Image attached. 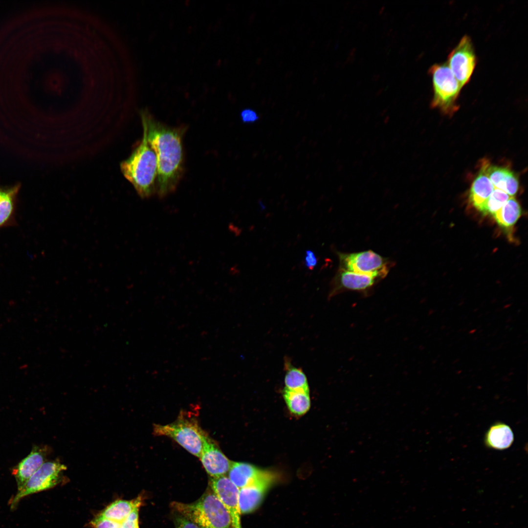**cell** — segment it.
Listing matches in <instances>:
<instances>
[{"label": "cell", "instance_id": "cell-1", "mask_svg": "<svg viewBox=\"0 0 528 528\" xmlns=\"http://www.w3.org/2000/svg\"><path fill=\"white\" fill-rule=\"evenodd\" d=\"M140 114L143 129L156 156V193L162 198L175 191L183 174L182 137L185 129L166 125L147 110H141Z\"/></svg>", "mask_w": 528, "mask_h": 528}, {"label": "cell", "instance_id": "cell-2", "mask_svg": "<svg viewBox=\"0 0 528 528\" xmlns=\"http://www.w3.org/2000/svg\"><path fill=\"white\" fill-rule=\"evenodd\" d=\"M141 141L130 156L120 164L121 172L142 198L156 192L157 162L156 154L143 129Z\"/></svg>", "mask_w": 528, "mask_h": 528}, {"label": "cell", "instance_id": "cell-3", "mask_svg": "<svg viewBox=\"0 0 528 528\" xmlns=\"http://www.w3.org/2000/svg\"><path fill=\"white\" fill-rule=\"evenodd\" d=\"M173 512L190 520L199 528H232L230 516L212 489L192 503L173 502Z\"/></svg>", "mask_w": 528, "mask_h": 528}, {"label": "cell", "instance_id": "cell-4", "mask_svg": "<svg viewBox=\"0 0 528 528\" xmlns=\"http://www.w3.org/2000/svg\"><path fill=\"white\" fill-rule=\"evenodd\" d=\"M153 430L156 436L171 438L191 454L200 457L207 434L197 419L188 414L181 412L174 422L166 425L154 424Z\"/></svg>", "mask_w": 528, "mask_h": 528}, {"label": "cell", "instance_id": "cell-5", "mask_svg": "<svg viewBox=\"0 0 528 528\" xmlns=\"http://www.w3.org/2000/svg\"><path fill=\"white\" fill-rule=\"evenodd\" d=\"M431 76L433 96L431 106L446 114L458 109L457 100L462 88L447 63L435 64L429 69Z\"/></svg>", "mask_w": 528, "mask_h": 528}, {"label": "cell", "instance_id": "cell-6", "mask_svg": "<svg viewBox=\"0 0 528 528\" xmlns=\"http://www.w3.org/2000/svg\"><path fill=\"white\" fill-rule=\"evenodd\" d=\"M339 268L351 272L376 275L385 278L392 267V263L369 250L353 253L337 252Z\"/></svg>", "mask_w": 528, "mask_h": 528}, {"label": "cell", "instance_id": "cell-7", "mask_svg": "<svg viewBox=\"0 0 528 528\" xmlns=\"http://www.w3.org/2000/svg\"><path fill=\"white\" fill-rule=\"evenodd\" d=\"M66 467L58 461L44 462L32 475L11 501V508L26 496L53 487L61 481Z\"/></svg>", "mask_w": 528, "mask_h": 528}, {"label": "cell", "instance_id": "cell-8", "mask_svg": "<svg viewBox=\"0 0 528 528\" xmlns=\"http://www.w3.org/2000/svg\"><path fill=\"white\" fill-rule=\"evenodd\" d=\"M446 63L462 88L469 82L477 64V57L468 36H463L451 51Z\"/></svg>", "mask_w": 528, "mask_h": 528}, {"label": "cell", "instance_id": "cell-9", "mask_svg": "<svg viewBox=\"0 0 528 528\" xmlns=\"http://www.w3.org/2000/svg\"><path fill=\"white\" fill-rule=\"evenodd\" d=\"M383 278L376 275L361 274L339 268L331 282L328 299L344 292H359L364 297L372 293L374 287Z\"/></svg>", "mask_w": 528, "mask_h": 528}, {"label": "cell", "instance_id": "cell-10", "mask_svg": "<svg viewBox=\"0 0 528 528\" xmlns=\"http://www.w3.org/2000/svg\"><path fill=\"white\" fill-rule=\"evenodd\" d=\"M275 478L273 473L264 470L245 486L239 489V505L241 514L251 512L259 506Z\"/></svg>", "mask_w": 528, "mask_h": 528}, {"label": "cell", "instance_id": "cell-11", "mask_svg": "<svg viewBox=\"0 0 528 528\" xmlns=\"http://www.w3.org/2000/svg\"><path fill=\"white\" fill-rule=\"evenodd\" d=\"M210 486L228 511L232 521V528H242L239 505V489L225 476L211 477Z\"/></svg>", "mask_w": 528, "mask_h": 528}, {"label": "cell", "instance_id": "cell-12", "mask_svg": "<svg viewBox=\"0 0 528 528\" xmlns=\"http://www.w3.org/2000/svg\"><path fill=\"white\" fill-rule=\"evenodd\" d=\"M199 458L205 470L212 478L225 476L232 463L207 435L204 439Z\"/></svg>", "mask_w": 528, "mask_h": 528}, {"label": "cell", "instance_id": "cell-13", "mask_svg": "<svg viewBox=\"0 0 528 528\" xmlns=\"http://www.w3.org/2000/svg\"><path fill=\"white\" fill-rule=\"evenodd\" d=\"M47 451L43 446H34L29 454L13 468L12 474L16 479L18 490L24 485L44 463Z\"/></svg>", "mask_w": 528, "mask_h": 528}, {"label": "cell", "instance_id": "cell-14", "mask_svg": "<svg viewBox=\"0 0 528 528\" xmlns=\"http://www.w3.org/2000/svg\"><path fill=\"white\" fill-rule=\"evenodd\" d=\"M482 167L495 188L510 197L516 195L519 189V181L512 171L506 168L492 165L487 162H485Z\"/></svg>", "mask_w": 528, "mask_h": 528}, {"label": "cell", "instance_id": "cell-15", "mask_svg": "<svg viewBox=\"0 0 528 528\" xmlns=\"http://www.w3.org/2000/svg\"><path fill=\"white\" fill-rule=\"evenodd\" d=\"M514 440V434L511 427L504 422H497L486 431L484 442L489 448L503 450L510 447Z\"/></svg>", "mask_w": 528, "mask_h": 528}, {"label": "cell", "instance_id": "cell-16", "mask_svg": "<svg viewBox=\"0 0 528 528\" xmlns=\"http://www.w3.org/2000/svg\"><path fill=\"white\" fill-rule=\"evenodd\" d=\"M19 189V184L8 188L0 186V228L15 222L16 199Z\"/></svg>", "mask_w": 528, "mask_h": 528}, {"label": "cell", "instance_id": "cell-17", "mask_svg": "<svg viewBox=\"0 0 528 528\" xmlns=\"http://www.w3.org/2000/svg\"><path fill=\"white\" fill-rule=\"evenodd\" d=\"M494 189V186L485 174L484 168L481 167L470 189V202L478 209L487 200Z\"/></svg>", "mask_w": 528, "mask_h": 528}, {"label": "cell", "instance_id": "cell-18", "mask_svg": "<svg viewBox=\"0 0 528 528\" xmlns=\"http://www.w3.org/2000/svg\"><path fill=\"white\" fill-rule=\"evenodd\" d=\"M142 496L131 501L119 500L107 506L99 515L121 523L137 507L142 504Z\"/></svg>", "mask_w": 528, "mask_h": 528}, {"label": "cell", "instance_id": "cell-19", "mask_svg": "<svg viewBox=\"0 0 528 528\" xmlns=\"http://www.w3.org/2000/svg\"><path fill=\"white\" fill-rule=\"evenodd\" d=\"M264 471L247 463L232 462L228 472V478L240 489L247 485Z\"/></svg>", "mask_w": 528, "mask_h": 528}, {"label": "cell", "instance_id": "cell-20", "mask_svg": "<svg viewBox=\"0 0 528 528\" xmlns=\"http://www.w3.org/2000/svg\"><path fill=\"white\" fill-rule=\"evenodd\" d=\"M521 206L514 197H510L503 206L492 216L502 227L513 226L521 215Z\"/></svg>", "mask_w": 528, "mask_h": 528}, {"label": "cell", "instance_id": "cell-21", "mask_svg": "<svg viewBox=\"0 0 528 528\" xmlns=\"http://www.w3.org/2000/svg\"><path fill=\"white\" fill-rule=\"evenodd\" d=\"M286 371L284 381L286 389L309 392L307 376L301 368L293 366L289 359H285Z\"/></svg>", "mask_w": 528, "mask_h": 528}, {"label": "cell", "instance_id": "cell-22", "mask_svg": "<svg viewBox=\"0 0 528 528\" xmlns=\"http://www.w3.org/2000/svg\"><path fill=\"white\" fill-rule=\"evenodd\" d=\"M283 396L288 409L295 415H303L310 408L309 392L291 391L284 388Z\"/></svg>", "mask_w": 528, "mask_h": 528}, {"label": "cell", "instance_id": "cell-23", "mask_svg": "<svg viewBox=\"0 0 528 528\" xmlns=\"http://www.w3.org/2000/svg\"><path fill=\"white\" fill-rule=\"evenodd\" d=\"M509 198L510 196L505 192L495 188L487 200L477 210L484 215H493Z\"/></svg>", "mask_w": 528, "mask_h": 528}, {"label": "cell", "instance_id": "cell-24", "mask_svg": "<svg viewBox=\"0 0 528 528\" xmlns=\"http://www.w3.org/2000/svg\"><path fill=\"white\" fill-rule=\"evenodd\" d=\"M91 524L94 528H122L121 523L100 515L92 521Z\"/></svg>", "mask_w": 528, "mask_h": 528}, {"label": "cell", "instance_id": "cell-25", "mask_svg": "<svg viewBox=\"0 0 528 528\" xmlns=\"http://www.w3.org/2000/svg\"><path fill=\"white\" fill-rule=\"evenodd\" d=\"M139 507H136L121 523L122 528H139L138 523Z\"/></svg>", "mask_w": 528, "mask_h": 528}, {"label": "cell", "instance_id": "cell-26", "mask_svg": "<svg viewBox=\"0 0 528 528\" xmlns=\"http://www.w3.org/2000/svg\"><path fill=\"white\" fill-rule=\"evenodd\" d=\"M174 516L175 528H199L193 522L178 513L175 512Z\"/></svg>", "mask_w": 528, "mask_h": 528}, {"label": "cell", "instance_id": "cell-27", "mask_svg": "<svg viewBox=\"0 0 528 528\" xmlns=\"http://www.w3.org/2000/svg\"><path fill=\"white\" fill-rule=\"evenodd\" d=\"M241 118L242 121L243 123L249 124L257 121L259 117L254 110L250 109H246L242 111L241 113Z\"/></svg>", "mask_w": 528, "mask_h": 528}, {"label": "cell", "instance_id": "cell-28", "mask_svg": "<svg viewBox=\"0 0 528 528\" xmlns=\"http://www.w3.org/2000/svg\"><path fill=\"white\" fill-rule=\"evenodd\" d=\"M317 263V259L314 252L310 250H307L305 257V265L309 269L312 270L316 265Z\"/></svg>", "mask_w": 528, "mask_h": 528}]
</instances>
